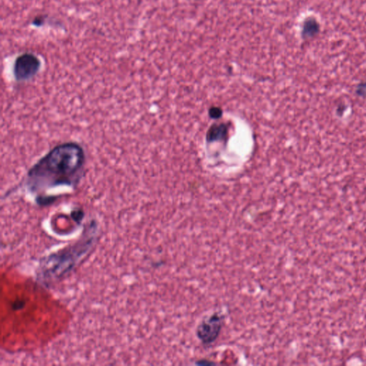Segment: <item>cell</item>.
I'll use <instances>...</instances> for the list:
<instances>
[{
  "label": "cell",
  "instance_id": "6da1fadb",
  "mask_svg": "<svg viewBox=\"0 0 366 366\" xmlns=\"http://www.w3.org/2000/svg\"><path fill=\"white\" fill-rule=\"evenodd\" d=\"M85 163L83 147L76 142L60 144L35 164L27 173V185L33 191L73 184Z\"/></svg>",
  "mask_w": 366,
  "mask_h": 366
},
{
  "label": "cell",
  "instance_id": "7a4b0ae2",
  "mask_svg": "<svg viewBox=\"0 0 366 366\" xmlns=\"http://www.w3.org/2000/svg\"><path fill=\"white\" fill-rule=\"evenodd\" d=\"M223 317L215 313L203 319L197 327V336L204 345H210L219 336L223 328Z\"/></svg>",
  "mask_w": 366,
  "mask_h": 366
},
{
  "label": "cell",
  "instance_id": "3957f363",
  "mask_svg": "<svg viewBox=\"0 0 366 366\" xmlns=\"http://www.w3.org/2000/svg\"><path fill=\"white\" fill-rule=\"evenodd\" d=\"M40 60L32 53L19 56L14 64L13 74L17 81L23 82L35 77L40 69Z\"/></svg>",
  "mask_w": 366,
  "mask_h": 366
},
{
  "label": "cell",
  "instance_id": "277c9868",
  "mask_svg": "<svg viewBox=\"0 0 366 366\" xmlns=\"http://www.w3.org/2000/svg\"><path fill=\"white\" fill-rule=\"evenodd\" d=\"M228 134V128L225 124H218V125H213L209 129L208 133L207 135V140L216 141L219 139H223L226 137Z\"/></svg>",
  "mask_w": 366,
  "mask_h": 366
},
{
  "label": "cell",
  "instance_id": "5b68a950",
  "mask_svg": "<svg viewBox=\"0 0 366 366\" xmlns=\"http://www.w3.org/2000/svg\"><path fill=\"white\" fill-rule=\"evenodd\" d=\"M318 31H319V25H318L316 20L312 19V20H308L305 23L303 28V35L305 36H313Z\"/></svg>",
  "mask_w": 366,
  "mask_h": 366
},
{
  "label": "cell",
  "instance_id": "8992f818",
  "mask_svg": "<svg viewBox=\"0 0 366 366\" xmlns=\"http://www.w3.org/2000/svg\"><path fill=\"white\" fill-rule=\"evenodd\" d=\"M209 113H210V116L212 118L218 119L221 117L223 112L220 108L215 107V108H211Z\"/></svg>",
  "mask_w": 366,
  "mask_h": 366
}]
</instances>
